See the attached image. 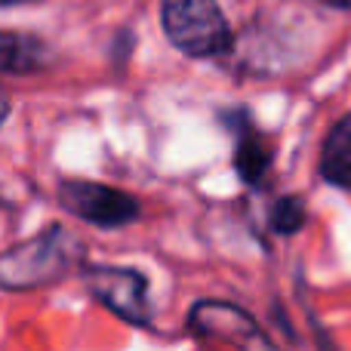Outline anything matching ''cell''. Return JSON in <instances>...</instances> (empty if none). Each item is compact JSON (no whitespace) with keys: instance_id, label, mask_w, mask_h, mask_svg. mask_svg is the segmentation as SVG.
Listing matches in <instances>:
<instances>
[{"instance_id":"5b68a950","label":"cell","mask_w":351,"mask_h":351,"mask_svg":"<svg viewBox=\"0 0 351 351\" xmlns=\"http://www.w3.org/2000/svg\"><path fill=\"white\" fill-rule=\"evenodd\" d=\"M321 176L333 185L351 191V114H346L324 142Z\"/></svg>"},{"instance_id":"8992f818","label":"cell","mask_w":351,"mask_h":351,"mask_svg":"<svg viewBox=\"0 0 351 351\" xmlns=\"http://www.w3.org/2000/svg\"><path fill=\"white\" fill-rule=\"evenodd\" d=\"M47 59V49L37 37L19 31H0V74L37 71Z\"/></svg>"},{"instance_id":"30bf717a","label":"cell","mask_w":351,"mask_h":351,"mask_svg":"<svg viewBox=\"0 0 351 351\" xmlns=\"http://www.w3.org/2000/svg\"><path fill=\"white\" fill-rule=\"evenodd\" d=\"M19 3H34V0H0V6H19Z\"/></svg>"},{"instance_id":"7a4b0ae2","label":"cell","mask_w":351,"mask_h":351,"mask_svg":"<svg viewBox=\"0 0 351 351\" xmlns=\"http://www.w3.org/2000/svg\"><path fill=\"white\" fill-rule=\"evenodd\" d=\"M160 22L173 47L191 59L231 49V28L219 0H160Z\"/></svg>"},{"instance_id":"6da1fadb","label":"cell","mask_w":351,"mask_h":351,"mask_svg":"<svg viewBox=\"0 0 351 351\" xmlns=\"http://www.w3.org/2000/svg\"><path fill=\"white\" fill-rule=\"evenodd\" d=\"M77 256V237L62 225H53L31 241H22L0 253V287L3 290H34V287L56 284L71 271Z\"/></svg>"},{"instance_id":"3957f363","label":"cell","mask_w":351,"mask_h":351,"mask_svg":"<svg viewBox=\"0 0 351 351\" xmlns=\"http://www.w3.org/2000/svg\"><path fill=\"white\" fill-rule=\"evenodd\" d=\"M59 200L71 216L84 219L90 225H99V228H121V225H130L139 216L136 197H130L121 188L99 185V182H84V179L62 182Z\"/></svg>"},{"instance_id":"ba28073f","label":"cell","mask_w":351,"mask_h":351,"mask_svg":"<svg viewBox=\"0 0 351 351\" xmlns=\"http://www.w3.org/2000/svg\"><path fill=\"white\" fill-rule=\"evenodd\" d=\"M305 225V206L299 197H280L271 206V228L278 234H296Z\"/></svg>"},{"instance_id":"277c9868","label":"cell","mask_w":351,"mask_h":351,"mask_svg":"<svg viewBox=\"0 0 351 351\" xmlns=\"http://www.w3.org/2000/svg\"><path fill=\"white\" fill-rule=\"evenodd\" d=\"M86 284L108 308H114L127 321L142 324L148 317V284L133 268H90Z\"/></svg>"},{"instance_id":"52a82bcc","label":"cell","mask_w":351,"mask_h":351,"mask_svg":"<svg viewBox=\"0 0 351 351\" xmlns=\"http://www.w3.org/2000/svg\"><path fill=\"white\" fill-rule=\"evenodd\" d=\"M234 167H237V173H241V179L250 182V185L265 182V173H268V167H271V148L265 145V139H262L259 133L241 130V136H237V152H234Z\"/></svg>"},{"instance_id":"9c48e42d","label":"cell","mask_w":351,"mask_h":351,"mask_svg":"<svg viewBox=\"0 0 351 351\" xmlns=\"http://www.w3.org/2000/svg\"><path fill=\"white\" fill-rule=\"evenodd\" d=\"M6 114H10V99H6V93L0 90V127H3Z\"/></svg>"}]
</instances>
